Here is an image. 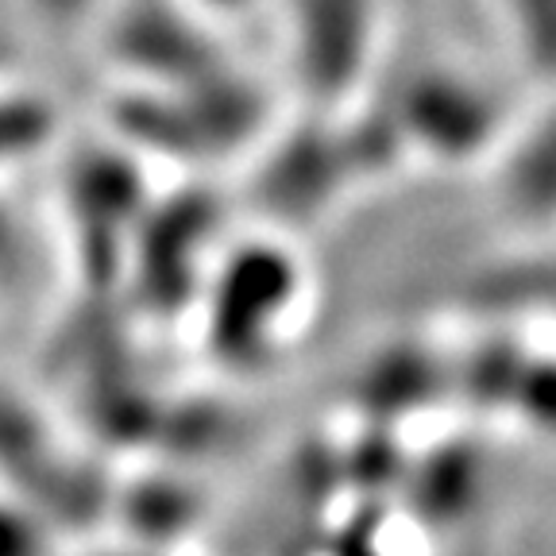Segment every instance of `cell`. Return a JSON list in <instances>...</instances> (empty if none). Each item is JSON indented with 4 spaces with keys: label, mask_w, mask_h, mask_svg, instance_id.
<instances>
[{
    "label": "cell",
    "mask_w": 556,
    "mask_h": 556,
    "mask_svg": "<svg viewBox=\"0 0 556 556\" xmlns=\"http://www.w3.org/2000/svg\"><path fill=\"white\" fill-rule=\"evenodd\" d=\"M498 198L518 225H556V101L503 143Z\"/></svg>",
    "instance_id": "cell-10"
},
{
    "label": "cell",
    "mask_w": 556,
    "mask_h": 556,
    "mask_svg": "<svg viewBox=\"0 0 556 556\" xmlns=\"http://www.w3.org/2000/svg\"><path fill=\"white\" fill-rule=\"evenodd\" d=\"M59 128L54 104L35 93H0V163L35 155Z\"/></svg>",
    "instance_id": "cell-15"
},
{
    "label": "cell",
    "mask_w": 556,
    "mask_h": 556,
    "mask_svg": "<svg viewBox=\"0 0 556 556\" xmlns=\"http://www.w3.org/2000/svg\"><path fill=\"white\" fill-rule=\"evenodd\" d=\"M109 121L128 151L174 163H220L248 151L270 121L267 89L232 66L190 86H136L109 104Z\"/></svg>",
    "instance_id": "cell-1"
},
{
    "label": "cell",
    "mask_w": 556,
    "mask_h": 556,
    "mask_svg": "<svg viewBox=\"0 0 556 556\" xmlns=\"http://www.w3.org/2000/svg\"><path fill=\"white\" fill-rule=\"evenodd\" d=\"M89 556H159L155 548L131 545V548H109V553H89Z\"/></svg>",
    "instance_id": "cell-22"
},
{
    "label": "cell",
    "mask_w": 556,
    "mask_h": 556,
    "mask_svg": "<svg viewBox=\"0 0 556 556\" xmlns=\"http://www.w3.org/2000/svg\"><path fill=\"white\" fill-rule=\"evenodd\" d=\"M375 39V0H290L294 78L317 113H337L364 89Z\"/></svg>",
    "instance_id": "cell-7"
},
{
    "label": "cell",
    "mask_w": 556,
    "mask_h": 556,
    "mask_svg": "<svg viewBox=\"0 0 556 556\" xmlns=\"http://www.w3.org/2000/svg\"><path fill=\"white\" fill-rule=\"evenodd\" d=\"M148 201L143 166L124 143L74 151L66 166V208L86 294H121L131 228Z\"/></svg>",
    "instance_id": "cell-3"
},
{
    "label": "cell",
    "mask_w": 556,
    "mask_h": 556,
    "mask_svg": "<svg viewBox=\"0 0 556 556\" xmlns=\"http://www.w3.org/2000/svg\"><path fill=\"white\" fill-rule=\"evenodd\" d=\"M452 387V367L417 344H394L364 367L356 399L375 426H394L399 417L426 409L429 399Z\"/></svg>",
    "instance_id": "cell-11"
},
{
    "label": "cell",
    "mask_w": 556,
    "mask_h": 556,
    "mask_svg": "<svg viewBox=\"0 0 556 556\" xmlns=\"http://www.w3.org/2000/svg\"><path fill=\"white\" fill-rule=\"evenodd\" d=\"M193 4L208 16H240V12L252 9L255 0H193Z\"/></svg>",
    "instance_id": "cell-20"
},
{
    "label": "cell",
    "mask_w": 556,
    "mask_h": 556,
    "mask_svg": "<svg viewBox=\"0 0 556 556\" xmlns=\"http://www.w3.org/2000/svg\"><path fill=\"white\" fill-rule=\"evenodd\" d=\"M521 59L556 81V0H498Z\"/></svg>",
    "instance_id": "cell-16"
},
{
    "label": "cell",
    "mask_w": 556,
    "mask_h": 556,
    "mask_svg": "<svg viewBox=\"0 0 556 556\" xmlns=\"http://www.w3.org/2000/svg\"><path fill=\"white\" fill-rule=\"evenodd\" d=\"M526 348L514 340H479L460 364L452 367V387L479 409H510L514 387H518Z\"/></svg>",
    "instance_id": "cell-14"
},
{
    "label": "cell",
    "mask_w": 556,
    "mask_h": 556,
    "mask_svg": "<svg viewBox=\"0 0 556 556\" xmlns=\"http://www.w3.org/2000/svg\"><path fill=\"white\" fill-rule=\"evenodd\" d=\"M109 51L139 86H190L232 66L217 35L205 31L174 0H131L109 31Z\"/></svg>",
    "instance_id": "cell-9"
},
{
    "label": "cell",
    "mask_w": 556,
    "mask_h": 556,
    "mask_svg": "<svg viewBox=\"0 0 556 556\" xmlns=\"http://www.w3.org/2000/svg\"><path fill=\"white\" fill-rule=\"evenodd\" d=\"M113 506H121V518L128 526L131 541L143 548H159L178 541L193 530L201 514V498L190 486L166 476H148L131 483L128 491L113 495Z\"/></svg>",
    "instance_id": "cell-13"
},
{
    "label": "cell",
    "mask_w": 556,
    "mask_h": 556,
    "mask_svg": "<svg viewBox=\"0 0 556 556\" xmlns=\"http://www.w3.org/2000/svg\"><path fill=\"white\" fill-rule=\"evenodd\" d=\"M35 4L47 20H59V24L62 20H78L89 9V0H35Z\"/></svg>",
    "instance_id": "cell-19"
},
{
    "label": "cell",
    "mask_w": 556,
    "mask_h": 556,
    "mask_svg": "<svg viewBox=\"0 0 556 556\" xmlns=\"http://www.w3.org/2000/svg\"><path fill=\"white\" fill-rule=\"evenodd\" d=\"M0 476L51 530H81L113 506L109 479L93 464L66 456L43 417L12 391H0Z\"/></svg>",
    "instance_id": "cell-6"
},
{
    "label": "cell",
    "mask_w": 556,
    "mask_h": 556,
    "mask_svg": "<svg viewBox=\"0 0 556 556\" xmlns=\"http://www.w3.org/2000/svg\"><path fill=\"white\" fill-rule=\"evenodd\" d=\"M217 236V205L205 190L151 198L136 220L124 255V282L131 302L151 317H178L198 302L208 275V243Z\"/></svg>",
    "instance_id": "cell-4"
},
{
    "label": "cell",
    "mask_w": 556,
    "mask_h": 556,
    "mask_svg": "<svg viewBox=\"0 0 556 556\" xmlns=\"http://www.w3.org/2000/svg\"><path fill=\"white\" fill-rule=\"evenodd\" d=\"M12 252V220L9 213H4V205H0V260Z\"/></svg>",
    "instance_id": "cell-21"
},
{
    "label": "cell",
    "mask_w": 556,
    "mask_h": 556,
    "mask_svg": "<svg viewBox=\"0 0 556 556\" xmlns=\"http://www.w3.org/2000/svg\"><path fill=\"white\" fill-rule=\"evenodd\" d=\"M0 556H54L51 526L20 498H0Z\"/></svg>",
    "instance_id": "cell-18"
},
{
    "label": "cell",
    "mask_w": 556,
    "mask_h": 556,
    "mask_svg": "<svg viewBox=\"0 0 556 556\" xmlns=\"http://www.w3.org/2000/svg\"><path fill=\"white\" fill-rule=\"evenodd\" d=\"M332 113H317L278 139L260 163L255 198L282 225H309L356 186V166L348 155L344 124H329Z\"/></svg>",
    "instance_id": "cell-8"
},
{
    "label": "cell",
    "mask_w": 556,
    "mask_h": 556,
    "mask_svg": "<svg viewBox=\"0 0 556 556\" xmlns=\"http://www.w3.org/2000/svg\"><path fill=\"white\" fill-rule=\"evenodd\" d=\"M417 514L437 526H452L471 514L483 491V456L471 444H441L433 456L417 460L402 476Z\"/></svg>",
    "instance_id": "cell-12"
},
{
    "label": "cell",
    "mask_w": 556,
    "mask_h": 556,
    "mask_svg": "<svg viewBox=\"0 0 556 556\" xmlns=\"http://www.w3.org/2000/svg\"><path fill=\"white\" fill-rule=\"evenodd\" d=\"M510 414L556 441V356H526L514 387Z\"/></svg>",
    "instance_id": "cell-17"
},
{
    "label": "cell",
    "mask_w": 556,
    "mask_h": 556,
    "mask_svg": "<svg viewBox=\"0 0 556 556\" xmlns=\"http://www.w3.org/2000/svg\"><path fill=\"white\" fill-rule=\"evenodd\" d=\"M302 294V263L282 240L232 243L213 260L198 294L208 359L243 379L267 371L287 344V325Z\"/></svg>",
    "instance_id": "cell-2"
},
{
    "label": "cell",
    "mask_w": 556,
    "mask_h": 556,
    "mask_svg": "<svg viewBox=\"0 0 556 556\" xmlns=\"http://www.w3.org/2000/svg\"><path fill=\"white\" fill-rule=\"evenodd\" d=\"M406 155L464 166L491 155L503 143L506 109L483 81L448 62L414 70L387 104Z\"/></svg>",
    "instance_id": "cell-5"
}]
</instances>
